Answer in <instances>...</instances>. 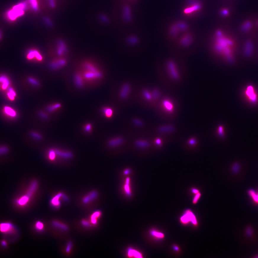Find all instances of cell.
Here are the masks:
<instances>
[{"mask_svg": "<svg viewBox=\"0 0 258 258\" xmlns=\"http://www.w3.org/2000/svg\"><path fill=\"white\" fill-rule=\"evenodd\" d=\"M233 42L231 40L222 36L218 32L212 49V54L215 58L223 62L232 63L234 61L233 51L231 47Z\"/></svg>", "mask_w": 258, "mask_h": 258, "instance_id": "cell-1", "label": "cell"}, {"mask_svg": "<svg viewBox=\"0 0 258 258\" xmlns=\"http://www.w3.org/2000/svg\"><path fill=\"white\" fill-rule=\"evenodd\" d=\"M166 72L171 81L176 84L180 83L183 80L182 71L177 61L174 58H170L165 63Z\"/></svg>", "mask_w": 258, "mask_h": 258, "instance_id": "cell-2", "label": "cell"}, {"mask_svg": "<svg viewBox=\"0 0 258 258\" xmlns=\"http://www.w3.org/2000/svg\"><path fill=\"white\" fill-rule=\"evenodd\" d=\"M180 223L183 225H187L191 223L194 226L197 227L198 225L197 219L196 215L191 209H187L184 212L180 218Z\"/></svg>", "mask_w": 258, "mask_h": 258, "instance_id": "cell-3", "label": "cell"}, {"mask_svg": "<svg viewBox=\"0 0 258 258\" xmlns=\"http://www.w3.org/2000/svg\"><path fill=\"white\" fill-rule=\"evenodd\" d=\"M161 101V106L166 112L172 114L175 111L176 102L174 98L166 96L163 98Z\"/></svg>", "mask_w": 258, "mask_h": 258, "instance_id": "cell-4", "label": "cell"}, {"mask_svg": "<svg viewBox=\"0 0 258 258\" xmlns=\"http://www.w3.org/2000/svg\"><path fill=\"white\" fill-rule=\"evenodd\" d=\"M23 4H19L15 6L12 10L8 13V17L10 19L14 20L17 17L23 14V9L24 8Z\"/></svg>", "mask_w": 258, "mask_h": 258, "instance_id": "cell-5", "label": "cell"}, {"mask_svg": "<svg viewBox=\"0 0 258 258\" xmlns=\"http://www.w3.org/2000/svg\"><path fill=\"white\" fill-rule=\"evenodd\" d=\"M193 37L191 35H187L180 39L179 44L180 46L184 48L189 47L193 42Z\"/></svg>", "mask_w": 258, "mask_h": 258, "instance_id": "cell-6", "label": "cell"}, {"mask_svg": "<svg viewBox=\"0 0 258 258\" xmlns=\"http://www.w3.org/2000/svg\"><path fill=\"white\" fill-rule=\"evenodd\" d=\"M14 230V227L12 224L7 223L0 224V231L2 233L12 234Z\"/></svg>", "mask_w": 258, "mask_h": 258, "instance_id": "cell-7", "label": "cell"}, {"mask_svg": "<svg viewBox=\"0 0 258 258\" xmlns=\"http://www.w3.org/2000/svg\"><path fill=\"white\" fill-rule=\"evenodd\" d=\"M130 89L131 87L128 83L124 84L120 91V98L123 99H126L130 94Z\"/></svg>", "mask_w": 258, "mask_h": 258, "instance_id": "cell-8", "label": "cell"}, {"mask_svg": "<svg viewBox=\"0 0 258 258\" xmlns=\"http://www.w3.org/2000/svg\"><path fill=\"white\" fill-rule=\"evenodd\" d=\"M3 112L5 115L12 118L16 117L17 115V113L15 110L9 107H5Z\"/></svg>", "mask_w": 258, "mask_h": 258, "instance_id": "cell-9", "label": "cell"}, {"mask_svg": "<svg viewBox=\"0 0 258 258\" xmlns=\"http://www.w3.org/2000/svg\"><path fill=\"white\" fill-rule=\"evenodd\" d=\"M123 142L124 140L123 138L121 137H118L109 140V141L108 144L110 146L115 147L121 145Z\"/></svg>", "mask_w": 258, "mask_h": 258, "instance_id": "cell-10", "label": "cell"}, {"mask_svg": "<svg viewBox=\"0 0 258 258\" xmlns=\"http://www.w3.org/2000/svg\"><path fill=\"white\" fill-rule=\"evenodd\" d=\"M27 57L29 60H31L34 58H36L37 60L40 61L42 60V57L37 51H31L28 52Z\"/></svg>", "mask_w": 258, "mask_h": 258, "instance_id": "cell-11", "label": "cell"}, {"mask_svg": "<svg viewBox=\"0 0 258 258\" xmlns=\"http://www.w3.org/2000/svg\"><path fill=\"white\" fill-rule=\"evenodd\" d=\"M123 17L127 21L129 22L131 20V16L130 9L128 6H125L124 8Z\"/></svg>", "mask_w": 258, "mask_h": 258, "instance_id": "cell-12", "label": "cell"}, {"mask_svg": "<svg viewBox=\"0 0 258 258\" xmlns=\"http://www.w3.org/2000/svg\"><path fill=\"white\" fill-rule=\"evenodd\" d=\"M246 94L249 97L252 102H255L256 101V97L255 94H254L253 89L251 86H249L248 88L246 91Z\"/></svg>", "mask_w": 258, "mask_h": 258, "instance_id": "cell-13", "label": "cell"}, {"mask_svg": "<svg viewBox=\"0 0 258 258\" xmlns=\"http://www.w3.org/2000/svg\"><path fill=\"white\" fill-rule=\"evenodd\" d=\"M128 254L129 257H134L136 258H142V255L140 252L135 249H130L128 251Z\"/></svg>", "mask_w": 258, "mask_h": 258, "instance_id": "cell-14", "label": "cell"}, {"mask_svg": "<svg viewBox=\"0 0 258 258\" xmlns=\"http://www.w3.org/2000/svg\"><path fill=\"white\" fill-rule=\"evenodd\" d=\"M97 196V194L96 192H92L89 195L86 196V197H85L83 199V201L85 203L89 202L93 199H94Z\"/></svg>", "mask_w": 258, "mask_h": 258, "instance_id": "cell-15", "label": "cell"}, {"mask_svg": "<svg viewBox=\"0 0 258 258\" xmlns=\"http://www.w3.org/2000/svg\"><path fill=\"white\" fill-rule=\"evenodd\" d=\"M0 82L2 83V88L3 89H6L9 86L10 83L7 78L4 76H2L0 77Z\"/></svg>", "mask_w": 258, "mask_h": 258, "instance_id": "cell-16", "label": "cell"}, {"mask_svg": "<svg viewBox=\"0 0 258 258\" xmlns=\"http://www.w3.org/2000/svg\"><path fill=\"white\" fill-rule=\"evenodd\" d=\"M102 112L105 116L106 117L109 118L111 117L113 115V111L112 108L109 107H105L103 109Z\"/></svg>", "mask_w": 258, "mask_h": 258, "instance_id": "cell-17", "label": "cell"}, {"mask_svg": "<svg viewBox=\"0 0 258 258\" xmlns=\"http://www.w3.org/2000/svg\"><path fill=\"white\" fill-rule=\"evenodd\" d=\"M152 100L157 101L158 100L161 96V92L158 89H155L152 91Z\"/></svg>", "mask_w": 258, "mask_h": 258, "instance_id": "cell-18", "label": "cell"}, {"mask_svg": "<svg viewBox=\"0 0 258 258\" xmlns=\"http://www.w3.org/2000/svg\"><path fill=\"white\" fill-rule=\"evenodd\" d=\"M150 233L153 236L159 239L164 238L165 237L164 233L155 230H151Z\"/></svg>", "mask_w": 258, "mask_h": 258, "instance_id": "cell-19", "label": "cell"}, {"mask_svg": "<svg viewBox=\"0 0 258 258\" xmlns=\"http://www.w3.org/2000/svg\"><path fill=\"white\" fill-rule=\"evenodd\" d=\"M136 145L137 146L141 148H147L149 146L148 142L144 140H138L135 142Z\"/></svg>", "mask_w": 258, "mask_h": 258, "instance_id": "cell-20", "label": "cell"}, {"mask_svg": "<svg viewBox=\"0 0 258 258\" xmlns=\"http://www.w3.org/2000/svg\"><path fill=\"white\" fill-rule=\"evenodd\" d=\"M56 154L61 157L64 158H69L72 157V154L68 152H64L56 150Z\"/></svg>", "mask_w": 258, "mask_h": 258, "instance_id": "cell-21", "label": "cell"}, {"mask_svg": "<svg viewBox=\"0 0 258 258\" xmlns=\"http://www.w3.org/2000/svg\"><path fill=\"white\" fill-rule=\"evenodd\" d=\"M143 95L144 98L147 101H151L152 99V93L147 90H144L143 91Z\"/></svg>", "mask_w": 258, "mask_h": 258, "instance_id": "cell-22", "label": "cell"}, {"mask_svg": "<svg viewBox=\"0 0 258 258\" xmlns=\"http://www.w3.org/2000/svg\"><path fill=\"white\" fill-rule=\"evenodd\" d=\"M252 23L250 22H247L243 25L241 29L243 31L246 32L248 31L252 27Z\"/></svg>", "mask_w": 258, "mask_h": 258, "instance_id": "cell-23", "label": "cell"}, {"mask_svg": "<svg viewBox=\"0 0 258 258\" xmlns=\"http://www.w3.org/2000/svg\"><path fill=\"white\" fill-rule=\"evenodd\" d=\"M101 215V212L99 211L95 212L93 214L91 217V221L93 224L96 223V218H98Z\"/></svg>", "mask_w": 258, "mask_h": 258, "instance_id": "cell-24", "label": "cell"}, {"mask_svg": "<svg viewBox=\"0 0 258 258\" xmlns=\"http://www.w3.org/2000/svg\"><path fill=\"white\" fill-rule=\"evenodd\" d=\"M53 225L56 227H58V228L62 229V230H67V227L65 225L60 223V222L54 221L53 222Z\"/></svg>", "mask_w": 258, "mask_h": 258, "instance_id": "cell-25", "label": "cell"}, {"mask_svg": "<svg viewBox=\"0 0 258 258\" xmlns=\"http://www.w3.org/2000/svg\"><path fill=\"white\" fill-rule=\"evenodd\" d=\"M178 28L177 25H173L171 29L170 33L173 36H175L178 33Z\"/></svg>", "mask_w": 258, "mask_h": 258, "instance_id": "cell-26", "label": "cell"}, {"mask_svg": "<svg viewBox=\"0 0 258 258\" xmlns=\"http://www.w3.org/2000/svg\"><path fill=\"white\" fill-rule=\"evenodd\" d=\"M201 196V194L199 193L196 194H195L192 203L193 204H196L198 203L199 200L200 199V198Z\"/></svg>", "mask_w": 258, "mask_h": 258, "instance_id": "cell-27", "label": "cell"}, {"mask_svg": "<svg viewBox=\"0 0 258 258\" xmlns=\"http://www.w3.org/2000/svg\"><path fill=\"white\" fill-rule=\"evenodd\" d=\"M56 152L55 151L51 150L49 152V157L51 160H54L56 157Z\"/></svg>", "mask_w": 258, "mask_h": 258, "instance_id": "cell-28", "label": "cell"}, {"mask_svg": "<svg viewBox=\"0 0 258 258\" xmlns=\"http://www.w3.org/2000/svg\"><path fill=\"white\" fill-rule=\"evenodd\" d=\"M246 52H247V53H249L251 52V51L252 50V43L251 42H247L246 44Z\"/></svg>", "mask_w": 258, "mask_h": 258, "instance_id": "cell-29", "label": "cell"}, {"mask_svg": "<svg viewBox=\"0 0 258 258\" xmlns=\"http://www.w3.org/2000/svg\"><path fill=\"white\" fill-rule=\"evenodd\" d=\"M128 41L129 43L131 44L136 43L138 42V38L136 37H130L128 39Z\"/></svg>", "mask_w": 258, "mask_h": 258, "instance_id": "cell-30", "label": "cell"}, {"mask_svg": "<svg viewBox=\"0 0 258 258\" xmlns=\"http://www.w3.org/2000/svg\"><path fill=\"white\" fill-rule=\"evenodd\" d=\"M8 151V148L6 146L0 147V154H6Z\"/></svg>", "mask_w": 258, "mask_h": 258, "instance_id": "cell-31", "label": "cell"}, {"mask_svg": "<svg viewBox=\"0 0 258 258\" xmlns=\"http://www.w3.org/2000/svg\"><path fill=\"white\" fill-rule=\"evenodd\" d=\"M218 135L220 137H224V129L223 126H222V125H220V126L218 127Z\"/></svg>", "mask_w": 258, "mask_h": 258, "instance_id": "cell-32", "label": "cell"}, {"mask_svg": "<svg viewBox=\"0 0 258 258\" xmlns=\"http://www.w3.org/2000/svg\"><path fill=\"white\" fill-rule=\"evenodd\" d=\"M250 194L252 196L254 201L256 202H258V194H256L254 193V192L253 191H250Z\"/></svg>", "mask_w": 258, "mask_h": 258, "instance_id": "cell-33", "label": "cell"}, {"mask_svg": "<svg viewBox=\"0 0 258 258\" xmlns=\"http://www.w3.org/2000/svg\"><path fill=\"white\" fill-rule=\"evenodd\" d=\"M170 127L169 126H164L160 127L159 128V130L161 132H167L168 130H170L171 129Z\"/></svg>", "mask_w": 258, "mask_h": 258, "instance_id": "cell-34", "label": "cell"}, {"mask_svg": "<svg viewBox=\"0 0 258 258\" xmlns=\"http://www.w3.org/2000/svg\"><path fill=\"white\" fill-rule=\"evenodd\" d=\"M176 25H177L178 28L180 29L183 30L186 29L187 27L186 24L182 23H179Z\"/></svg>", "mask_w": 258, "mask_h": 258, "instance_id": "cell-35", "label": "cell"}, {"mask_svg": "<svg viewBox=\"0 0 258 258\" xmlns=\"http://www.w3.org/2000/svg\"><path fill=\"white\" fill-rule=\"evenodd\" d=\"M36 227L37 230H42L43 227V224L39 222H37L36 225Z\"/></svg>", "mask_w": 258, "mask_h": 258, "instance_id": "cell-36", "label": "cell"}, {"mask_svg": "<svg viewBox=\"0 0 258 258\" xmlns=\"http://www.w3.org/2000/svg\"><path fill=\"white\" fill-rule=\"evenodd\" d=\"M129 184H125L124 186V188L125 191V192H126L127 194H128V196H130V194H131V193H130Z\"/></svg>", "mask_w": 258, "mask_h": 258, "instance_id": "cell-37", "label": "cell"}, {"mask_svg": "<svg viewBox=\"0 0 258 258\" xmlns=\"http://www.w3.org/2000/svg\"><path fill=\"white\" fill-rule=\"evenodd\" d=\"M134 123L135 124L137 125H140V126H141L142 125H143V123H142V122L140 121V120H139L138 119H135L133 120Z\"/></svg>", "mask_w": 258, "mask_h": 258, "instance_id": "cell-38", "label": "cell"}, {"mask_svg": "<svg viewBox=\"0 0 258 258\" xmlns=\"http://www.w3.org/2000/svg\"><path fill=\"white\" fill-rule=\"evenodd\" d=\"M101 18L102 21L104 22L105 23H108L109 22V20L107 17L106 16L103 15L101 16Z\"/></svg>", "mask_w": 258, "mask_h": 258, "instance_id": "cell-39", "label": "cell"}, {"mask_svg": "<svg viewBox=\"0 0 258 258\" xmlns=\"http://www.w3.org/2000/svg\"><path fill=\"white\" fill-rule=\"evenodd\" d=\"M7 96L9 99L11 101H13L15 99V96L9 92L7 93Z\"/></svg>", "mask_w": 258, "mask_h": 258, "instance_id": "cell-40", "label": "cell"}, {"mask_svg": "<svg viewBox=\"0 0 258 258\" xmlns=\"http://www.w3.org/2000/svg\"><path fill=\"white\" fill-rule=\"evenodd\" d=\"M91 129V125L90 124H87L86 125L85 129L86 131L89 132Z\"/></svg>", "mask_w": 258, "mask_h": 258, "instance_id": "cell-41", "label": "cell"}, {"mask_svg": "<svg viewBox=\"0 0 258 258\" xmlns=\"http://www.w3.org/2000/svg\"><path fill=\"white\" fill-rule=\"evenodd\" d=\"M191 191L195 195L196 194L200 192L199 190L195 188H192V189H191Z\"/></svg>", "mask_w": 258, "mask_h": 258, "instance_id": "cell-42", "label": "cell"}, {"mask_svg": "<svg viewBox=\"0 0 258 258\" xmlns=\"http://www.w3.org/2000/svg\"><path fill=\"white\" fill-rule=\"evenodd\" d=\"M189 143L191 145H194L196 143V141L193 138L190 139L189 141Z\"/></svg>", "mask_w": 258, "mask_h": 258, "instance_id": "cell-43", "label": "cell"}, {"mask_svg": "<svg viewBox=\"0 0 258 258\" xmlns=\"http://www.w3.org/2000/svg\"><path fill=\"white\" fill-rule=\"evenodd\" d=\"M155 143L158 145H160L161 144V140L159 138H157L155 141Z\"/></svg>", "mask_w": 258, "mask_h": 258, "instance_id": "cell-44", "label": "cell"}, {"mask_svg": "<svg viewBox=\"0 0 258 258\" xmlns=\"http://www.w3.org/2000/svg\"><path fill=\"white\" fill-rule=\"evenodd\" d=\"M130 172V170L128 169H127L125 170L124 171V174L125 175H128Z\"/></svg>", "mask_w": 258, "mask_h": 258, "instance_id": "cell-45", "label": "cell"}, {"mask_svg": "<svg viewBox=\"0 0 258 258\" xmlns=\"http://www.w3.org/2000/svg\"><path fill=\"white\" fill-rule=\"evenodd\" d=\"M173 248L176 251H179L180 250V249L179 247L177 245H174L173 246Z\"/></svg>", "mask_w": 258, "mask_h": 258, "instance_id": "cell-46", "label": "cell"}, {"mask_svg": "<svg viewBox=\"0 0 258 258\" xmlns=\"http://www.w3.org/2000/svg\"><path fill=\"white\" fill-rule=\"evenodd\" d=\"M82 224L86 226H89V223L86 221H83L82 222Z\"/></svg>", "mask_w": 258, "mask_h": 258, "instance_id": "cell-47", "label": "cell"}, {"mask_svg": "<svg viewBox=\"0 0 258 258\" xmlns=\"http://www.w3.org/2000/svg\"><path fill=\"white\" fill-rule=\"evenodd\" d=\"M222 14L223 15H227L228 14V12L226 10H224L222 12Z\"/></svg>", "mask_w": 258, "mask_h": 258, "instance_id": "cell-48", "label": "cell"}, {"mask_svg": "<svg viewBox=\"0 0 258 258\" xmlns=\"http://www.w3.org/2000/svg\"><path fill=\"white\" fill-rule=\"evenodd\" d=\"M72 246V244H69L67 246V251H69L70 250V249L71 248L70 247Z\"/></svg>", "mask_w": 258, "mask_h": 258, "instance_id": "cell-49", "label": "cell"}, {"mask_svg": "<svg viewBox=\"0 0 258 258\" xmlns=\"http://www.w3.org/2000/svg\"><path fill=\"white\" fill-rule=\"evenodd\" d=\"M130 178H127L126 181H125V184H130Z\"/></svg>", "mask_w": 258, "mask_h": 258, "instance_id": "cell-50", "label": "cell"}, {"mask_svg": "<svg viewBox=\"0 0 258 258\" xmlns=\"http://www.w3.org/2000/svg\"><path fill=\"white\" fill-rule=\"evenodd\" d=\"M1 244H2V245L3 246H6L7 245L6 242L4 241H3L2 242V243Z\"/></svg>", "mask_w": 258, "mask_h": 258, "instance_id": "cell-51", "label": "cell"}, {"mask_svg": "<svg viewBox=\"0 0 258 258\" xmlns=\"http://www.w3.org/2000/svg\"></svg>", "mask_w": 258, "mask_h": 258, "instance_id": "cell-52", "label": "cell"}]
</instances>
